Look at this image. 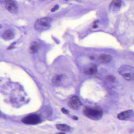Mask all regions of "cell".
I'll list each match as a JSON object with an SVG mask.
<instances>
[{
	"mask_svg": "<svg viewBox=\"0 0 134 134\" xmlns=\"http://www.w3.org/2000/svg\"><path fill=\"white\" fill-rule=\"evenodd\" d=\"M119 73L124 79L128 81L134 80V68L128 65H124L120 68Z\"/></svg>",
	"mask_w": 134,
	"mask_h": 134,
	"instance_id": "2",
	"label": "cell"
},
{
	"mask_svg": "<svg viewBox=\"0 0 134 134\" xmlns=\"http://www.w3.org/2000/svg\"><path fill=\"white\" fill-rule=\"evenodd\" d=\"M15 37V35L13 32L11 30H7L5 31L3 35V37L5 39L7 40H10L13 39Z\"/></svg>",
	"mask_w": 134,
	"mask_h": 134,
	"instance_id": "11",
	"label": "cell"
},
{
	"mask_svg": "<svg viewBox=\"0 0 134 134\" xmlns=\"http://www.w3.org/2000/svg\"><path fill=\"white\" fill-rule=\"evenodd\" d=\"M56 127L58 130L63 132H68L70 129L69 126L66 124H58Z\"/></svg>",
	"mask_w": 134,
	"mask_h": 134,
	"instance_id": "12",
	"label": "cell"
},
{
	"mask_svg": "<svg viewBox=\"0 0 134 134\" xmlns=\"http://www.w3.org/2000/svg\"><path fill=\"white\" fill-rule=\"evenodd\" d=\"M98 27V26L96 24H94V26H93V28H97Z\"/></svg>",
	"mask_w": 134,
	"mask_h": 134,
	"instance_id": "18",
	"label": "cell"
},
{
	"mask_svg": "<svg viewBox=\"0 0 134 134\" xmlns=\"http://www.w3.org/2000/svg\"><path fill=\"white\" fill-rule=\"evenodd\" d=\"M57 134H65L64 133H58Z\"/></svg>",
	"mask_w": 134,
	"mask_h": 134,
	"instance_id": "22",
	"label": "cell"
},
{
	"mask_svg": "<svg viewBox=\"0 0 134 134\" xmlns=\"http://www.w3.org/2000/svg\"><path fill=\"white\" fill-rule=\"evenodd\" d=\"M90 59L92 60H93L95 59V57H94L93 56H91V57H90Z\"/></svg>",
	"mask_w": 134,
	"mask_h": 134,
	"instance_id": "21",
	"label": "cell"
},
{
	"mask_svg": "<svg viewBox=\"0 0 134 134\" xmlns=\"http://www.w3.org/2000/svg\"><path fill=\"white\" fill-rule=\"evenodd\" d=\"M97 72V66L94 64H91L87 66L84 69V72L88 75H93Z\"/></svg>",
	"mask_w": 134,
	"mask_h": 134,
	"instance_id": "9",
	"label": "cell"
},
{
	"mask_svg": "<svg viewBox=\"0 0 134 134\" xmlns=\"http://www.w3.org/2000/svg\"><path fill=\"white\" fill-rule=\"evenodd\" d=\"M81 105V103L77 96H74L71 97L69 102V107L74 110H77Z\"/></svg>",
	"mask_w": 134,
	"mask_h": 134,
	"instance_id": "5",
	"label": "cell"
},
{
	"mask_svg": "<svg viewBox=\"0 0 134 134\" xmlns=\"http://www.w3.org/2000/svg\"><path fill=\"white\" fill-rule=\"evenodd\" d=\"M84 115L88 118L93 120L98 121L101 119L103 111L100 107H86L83 110Z\"/></svg>",
	"mask_w": 134,
	"mask_h": 134,
	"instance_id": "1",
	"label": "cell"
},
{
	"mask_svg": "<svg viewBox=\"0 0 134 134\" xmlns=\"http://www.w3.org/2000/svg\"><path fill=\"white\" fill-rule=\"evenodd\" d=\"M73 119L75 120H76V121H77V120H78V118L77 117H73Z\"/></svg>",
	"mask_w": 134,
	"mask_h": 134,
	"instance_id": "19",
	"label": "cell"
},
{
	"mask_svg": "<svg viewBox=\"0 0 134 134\" xmlns=\"http://www.w3.org/2000/svg\"><path fill=\"white\" fill-rule=\"evenodd\" d=\"M6 0H0V3L4 2H5Z\"/></svg>",
	"mask_w": 134,
	"mask_h": 134,
	"instance_id": "20",
	"label": "cell"
},
{
	"mask_svg": "<svg viewBox=\"0 0 134 134\" xmlns=\"http://www.w3.org/2000/svg\"><path fill=\"white\" fill-rule=\"evenodd\" d=\"M62 78V76L61 75H56L53 78V83L55 84H57L58 83L61 81Z\"/></svg>",
	"mask_w": 134,
	"mask_h": 134,
	"instance_id": "14",
	"label": "cell"
},
{
	"mask_svg": "<svg viewBox=\"0 0 134 134\" xmlns=\"http://www.w3.org/2000/svg\"><path fill=\"white\" fill-rule=\"evenodd\" d=\"M106 79L110 82H113L115 80V78L114 76L110 75H108L107 76Z\"/></svg>",
	"mask_w": 134,
	"mask_h": 134,
	"instance_id": "15",
	"label": "cell"
},
{
	"mask_svg": "<svg viewBox=\"0 0 134 134\" xmlns=\"http://www.w3.org/2000/svg\"><path fill=\"white\" fill-rule=\"evenodd\" d=\"M61 111H62V112L63 113H64V114H68L69 113L68 111L66 110V109H65V108H62V109H61Z\"/></svg>",
	"mask_w": 134,
	"mask_h": 134,
	"instance_id": "17",
	"label": "cell"
},
{
	"mask_svg": "<svg viewBox=\"0 0 134 134\" xmlns=\"http://www.w3.org/2000/svg\"><path fill=\"white\" fill-rule=\"evenodd\" d=\"M59 8V6L58 5H56L55 6L53 7L52 9H51V11L52 12H54L55 11L57 10Z\"/></svg>",
	"mask_w": 134,
	"mask_h": 134,
	"instance_id": "16",
	"label": "cell"
},
{
	"mask_svg": "<svg viewBox=\"0 0 134 134\" xmlns=\"http://www.w3.org/2000/svg\"><path fill=\"white\" fill-rule=\"evenodd\" d=\"M39 46L36 42H33L30 47V50L31 52L33 53H36L38 50Z\"/></svg>",
	"mask_w": 134,
	"mask_h": 134,
	"instance_id": "13",
	"label": "cell"
},
{
	"mask_svg": "<svg viewBox=\"0 0 134 134\" xmlns=\"http://www.w3.org/2000/svg\"><path fill=\"white\" fill-rule=\"evenodd\" d=\"M121 5V0H113L110 5V9L113 12H117L120 9Z\"/></svg>",
	"mask_w": 134,
	"mask_h": 134,
	"instance_id": "7",
	"label": "cell"
},
{
	"mask_svg": "<svg viewBox=\"0 0 134 134\" xmlns=\"http://www.w3.org/2000/svg\"><path fill=\"white\" fill-rule=\"evenodd\" d=\"M51 21L52 19L48 17L38 19L35 23V28L37 30H43L48 28L50 27Z\"/></svg>",
	"mask_w": 134,
	"mask_h": 134,
	"instance_id": "3",
	"label": "cell"
},
{
	"mask_svg": "<svg viewBox=\"0 0 134 134\" xmlns=\"http://www.w3.org/2000/svg\"><path fill=\"white\" fill-rule=\"evenodd\" d=\"M2 27V25L1 24H0V29Z\"/></svg>",
	"mask_w": 134,
	"mask_h": 134,
	"instance_id": "23",
	"label": "cell"
},
{
	"mask_svg": "<svg viewBox=\"0 0 134 134\" xmlns=\"http://www.w3.org/2000/svg\"><path fill=\"white\" fill-rule=\"evenodd\" d=\"M6 8L9 11L13 13L17 12V7L15 3L11 0H8L6 3Z\"/></svg>",
	"mask_w": 134,
	"mask_h": 134,
	"instance_id": "8",
	"label": "cell"
},
{
	"mask_svg": "<svg viewBox=\"0 0 134 134\" xmlns=\"http://www.w3.org/2000/svg\"><path fill=\"white\" fill-rule=\"evenodd\" d=\"M40 121V117L37 114H33L26 116L22 120L24 123L29 125H35L39 123Z\"/></svg>",
	"mask_w": 134,
	"mask_h": 134,
	"instance_id": "4",
	"label": "cell"
},
{
	"mask_svg": "<svg viewBox=\"0 0 134 134\" xmlns=\"http://www.w3.org/2000/svg\"><path fill=\"white\" fill-rule=\"evenodd\" d=\"M134 112L132 110H128L119 113L117 116V117L120 120L125 121L132 118Z\"/></svg>",
	"mask_w": 134,
	"mask_h": 134,
	"instance_id": "6",
	"label": "cell"
},
{
	"mask_svg": "<svg viewBox=\"0 0 134 134\" xmlns=\"http://www.w3.org/2000/svg\"><path fill=\"white\" fill-rule=\"evenodd\" d=\"M112 59L111 56L106 54H102L98 58V61L101 63H108L110 62Z\"/></svg>",
	"mask_w": 134,
	"mask_h": 134,
	"instance_id": "10",
	"label": "cell"
}]
</instances>
